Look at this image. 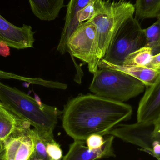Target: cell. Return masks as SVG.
Masks as SVG:
<instances>
[{
	"mask_svg": "<svg viewBox=\"0 0 160 160\" xmlns=\"http://www.w3.org/2000/svg\"><path fill=\"white\" fill-rule=\"evenodd\" d=\"M62 126L74 140L85 141L92 134L107 135L123 121L128 120L132 107L96 95H81L65 105Z\"/></svg>",
	"mask_w": 160,
	"mask_h": 160,
	"instance_id": "1",
	"label": "cell"
},
{
	"mask_svg": "<svg viewBox=\"0 0 160 160\" xmlns=\"http://www.w3.org/2000/svg\"><path fill=\"white\" fill-rule=\"evenodd\" d=\"M0 101L17 116L28 121L46 142L54 140L53 131L62 113L57 107L39 102L26 93L0 82Z\"/></svg>",
	"mask_w": 160,
	"mask_h": 160,
	"instance_id": "2",
	"label": "cell"
},
{
	"mask_svg": "<svg viewBox=\"0 0 160 160\" xmlns=\"http://www.w3.org/2000/svg\"><path fill=\"white\" fill-rule=\"evenodd\" d=\"M134 4L126 1L97 0L96 10L89 20L97 32L98 58L104 57L112 39L121 25L134 17Z\"/></svg>",
	"mask_w": 160,
	"mask_h": 160,
	"instance_id": "3",
	"label": "cell"
},
{
	"mask_svg": "<svg viewBox=\"0 0 160 160\" xmlns=\"http://www.w3.org/2000/svg\"><path fill=\"white\" fill-rule=\"evenodd\" d=\"M145 86L141 81L124 72L102 68L93 74L89 89L97 96L124 102L143 92Z\"/></svg>",
	"mask_w": 160,
	"mask_h": 160,
	"instance_id": "4",
	"label": "cell"
},
{
	"mask_svg": "<svg viewBox=\"0 0 160 160\" xmlns=\"http://www.w3.org/2000/svg\"><path fill=\"white\" fill-rule=\"evenodd\" d=\"M144 30L134 17L121 25L110 43L103 60L115 66H122L126 57L145 47Z\"/></svg>",
	"mask_w": 160,
	"mask_h": 160,
	"instance_id": "5",
	"label": "cell"
},
{
	"mask_svg": "<svg viewBox=\"0 0 160 160\" xmlns=\"http://www.w3.org/2000/svg\"><path fill=\"white\" fill-rule=\"evenodd\" d=\"M68 47L75 66L78 63L74 57L87 64L92 74L98 71L100 61L98 58L97 32L95 25L90 21L80 23L69 38Z\"/></svg>",
	"mask_w": 160,
	"mask_h": 160,
	"instance_id": "6",
	"label": "cell"
},
{
	"mask_svg": "<svg viewBox=\"0 0 160 160\" xmlns=\"http://www.w3.org/2000/svg\"><path fill=\"white\" fill-rule=\"evenodd\" d=\"M118 138L137 146L160 160V120L154 124L136 122L120 124L116 131Z\"/></svg>",
	"mask_w": 160,
	"mask_h": 160,
	"instance_id": "7",
	"label": "cell"
},
{
	"mask_svg": "<svg viewBox=\"0 0 160 160\" xmlns=\"http://www.w3.org/2000/svg\"><path fill=\"white\" fill-rule=\"evenodd\" d=\"M35 33L30 25L23 24L18 27L0 15V42L9 48L17 50L33 48Z\"/></svg>",
	"mask_w": 160,
	"mask_h": 160,
	"instance_id": "8",
	"label": "cell"
},
{
	"mask_svg": "<svg viewBox=\"0 0 160 160\" xmlns=\"http://www.w3.org/2000/svg\"><path fill=\"white\" fill-rule=\"evenodd\" d=\"M141 99L137 113V122L154 124L160 120V73Z\"/></svg>",
	"mask_w": 160,
	"mask_h": 160,
	"instance_id": "9",
	"label": "cell"
},
{
	"mask_svg": "<svg viewBox=\"0 0 160 160\" xmlns=\"http://www.w3.org/2000/svg\"><path fill=\"white\" fill-rule=\"evenodd\" d=\"M31 125L18 131L4 142L7 160H28L34 151Z\"/></svg>",
	"mask_w": 160,
	"mask_h": 160,
	"instance_id": "10",
	"label": "cell"
},
{
	"mask_svg": "<svg viewBox=\"0 0 160 160\" xmlns=\"http://www.w3.org/2000/svg\"><path fill=\"white\" fill-rule=\"evenodd\" d=\"M114 136L107 134L105 142L101 148L90 150L86 145L85 142L75 140L70 145L69 151L63 160H96L114 156L112 144Z\"/></svg>",
	"mask_w": 160,
	"mask_h": 160,
	"instance_id": "11",
	"label": "cell"
},
{
	"mask_svg": "<svg viewBox=\"0 0 160 160\" xmlns=\"http://www.w3.org/2000/svg\"><path fill=\"white\" fill-rule=\"evenodd\" d=\"M92 0H70L68 2L65 17V23L57 47V51L61 54L68 52V39L79 25L77 20V15Z\"/></svg>",
	"mask_w": 160,
	"mask_h": 160,
	"instance_id": "12",
	"label": "cell"
},
{
	"mask_svg": "<svg viewBox=\"0 0 160 160\" xmlns=\"http://www.w3.org/2000/svg\"><path fill=\"white\" fill-rule=\"evenodd\" d=\"M106 68L118 70L128 74L141 81L147 86L154 83L160 73V70L144 66H115L101 59L98 63V68Z\"/></svg>",
	"mask_w": 160,
	"mask_h": 160,
	"instance_id": "13",
	"label": "cell"
},
{
	"mask_svg": "<svg viewBox=\"0 0 160 160\" xmlns=\"http://www.w3.org/2000/svg\"><path fill=\"white\" fill-rule=\"evenodd\" d=\"M29 125L0 101V142H5L14 133Z\"/></svg>",
	"mask_w": 160,
	"mask_h": 160,
	"instance_id": "14",
	"label": "cell"
},
{
	"mask_svg": "<svg viewBox=\"0 0 160 160\" xmlns=\"http://www.w3.org/2000/svg\"><path fill=\"white\" fill-rule=\"evenodd\" d=\"M34 15L41 20L52 21L64 6V0H29Z\"/></svg>",
	"mask_w": 160,
	"mask_h": 160,
	"instance_id": "15",
	"label": "cell"
},
{
	"mask_svg": "<svg viewBox=\"0 0 160 160\" xmlns=\"http://www.w3.org/2000/svg\"><path fill=\"white\" fill-rule=\"evenodd\" d=\"M134 6L138 20L158 18L160 13V0H136Z\"/></svg>",
	"mask_w": 160,
	"mask_h": 160,
	"instance_id": "16",
	"label": "cell"
},
{
	"mask_svg": "<svg viewBox=\"0 0 160 160\" xmlns=\"http://www.w3.org/2000/svg\"><path fill=\"white\" fill-rule=\"evenodd\" d=\"M152 49L144 47L129 54L122 66L147 67L153 56Z\"/></svg>",
	"mask_w": 160,
	"mask_h": 160,
	"instance_id": "17",
	"label": "cell"
},
{
	"mask_svg": "<svg viewBox=\"0 0 160 160\" xmlns=\"http://www.w3.org/2000/svg\"><path fill=\"white\" fill-rule=\"evenodd\" d=\"M143 30L145 47L151 48L154 55L160 53V20L158 19L155 23Z\"/></svg>",
	"mask_w": 160,
	"mask_h": 160,
	"instance_id": "18",
	"label": "cell"
},
{
	"mask_svg": "<svg viewBox=\"0 0 160 160\" xmlns=\"http://www.w3.org/2000/svg\"><path fill=\"white\" fill-rule=\"evenodd\" d=\"M31 134L34 143V151L32 155L41 160H51L46 149V142L36 129H31Z\"/></svg>",
	"mask_w": 160,
	"mask_h": 160,
	"instance_id": "19",
	"label": "cell"
},
{
	"mask_svg": "<svg viewBox=\"0 0 160 160\" xmlns=\"http://www.w3.org/2000/svg\"><path fill=\"white\" fill-rule=\"evenodd\" d=\"M0 79H14L23 81L33 84L39 85L42 86L50 88L52 85L51 81L45 80L40 78H31L19 76L14 73L5 72L0 70Z\"/></svg>",
	"mask_w": 160,
	"mask_h": 160,
	"instance_id": "20",
	"label": "cell"
},
{
	"mask_svg": "<svg viewBox=\"0 0 160 160\" xmlns=\"http://www.w3.org/2000/svg\"><path fill=\"white\" fill-rule=\"evenodd\" d=\"M46 149L51 160H61L63 153L60 145L54 140L46 143Z\"/></svg>",
	"mask_w": 160,
	"mask_h": 160,
	"instance_id": "21",
	"label": "cell"
},
{
	"mask_svg": "<svg viewBox=\"0 0 160 160\" xmlns=\"http://www.w3.org/2000/svg\"><path fill=\"white\" fill-rule=\"evenodd\" d=\"M97 0L91 1L84 8H83L77 15V20L79 24L91 18L96 10Z\"/></svg>",
	"mask_w": 160,
	"mask_h": 160,
	"instance_id": "22",
	"label": "cell"
},
{
	"mask_svg": "<svg viewBox=\"0 0 160 160\" xmlns=\"http://www.w3.org/2000/svg\"><path fill=\"white\" fill-rule=\"evenodd\" d=\"M87 146L90 150H97L102 147L105 142L102 135L100 134H92L88 137L85 140Z\"/></svg>",
	"mask_w": 160,
	"mask_h": 160,
	"instance_id": "23",
	"label": "cell"
},
{
	"mask_svg": "<svg viewBox=\"0 0 160 160\" xmlns=\"http://www.w3.org/2000/svg\"><path fill=\"white\" fill-rule=\"evenodd\" d=\"M147 67L158 69L160 67V53L153 55L152 60Z\"/></svg>",
	"mask_w": 160,
	"mask_h": 160,
	"instance_id": "24",
	"label": "cell"
},
{
	"mask_svg": "<svg viewBox=\"0 0 160 160\" xmlns=\"http://www.w3.org/2000/svg\"><path fill=\"white\" fill-rule=\"evenodd\" d=\"M0 160H7L6 154L5 147L4 146L0 152Z\"/></svg>",
	"mask_w": 160,
	"mask_h": 160,
	"instance_id": "25",
	"label": "cell"
},
{
	"mask_svg": "<svg viewBox=\"0 0 160 160\" xmlns=\"http://www.w3.org/2000/svg\"><path fill=\"white\" fill-rule=\"evenodd\" d=\"M4 146V142H0V152Z\"/></svg>",
	"mask_w": 160,
	"mask_h": 160,
	"instance_id": "26",
	"label": "cell"
},
{
	"mask_svg": "<svg viewBox=\"0 0 160 160\" xmlns=\"http://www.w3.org/2000/svg\"><path fill=\"white\" fill-rule=\"evenodd\" d=\"M158 18L160 20V13L158 17Z\"/></svg>",
	"mask_w": 160,
	"mask_h": 160,
	"instance_id": "27",
	"label": "cell"
},
{
	"mask_svg": "<svg viewBox=\"0 0 160 160\" xmlns=\"http://www.w3.org/2000/svg\"><path fill=\"white\" fill-rule=\"evenodd\" d=\"M110 1H111V0H110ZM121 1H125V0H121Z\"/></svg>",
	"mask_w": 160,
	"mask_h": 160,
	"instance_id": "28",
	"label": "cell"
},
{
	"mask_svg": "<svg viewBox=\"0 0 160 160\" xmlns=\"http://www.w3.org/2000/svg\"><path fill=\"white\" fill-rule=\"evenodd\" d=\"M158 69H160V67L159 68H158Z\"/></svg>",
	"mask_w": 160,
	"mask_h": 160,
	"instance_id": "29",
	"label": "cell"
}]
</instances>
